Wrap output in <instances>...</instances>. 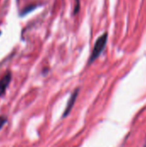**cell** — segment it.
I'll return each mask as SVG.
<instances>
[{"label":"cell","mask_w":146,"mask_h":147,"mask_svg":"<svg viewBox=\"0 0 146 147\" xmlns=\"http://www.w3.org/2000/svg\"><path fill=\"white\" fill-rule=\"evenodd\" d=\"M80 3H79V0H76V6H75V9H74V14H77L79 10V7Z\"/></svg>","instance_id":"cell-5"},{"label":"cell","mask_w":146,"mask_h":147,"mask_svg":"<svg viewBox=\"0 0 146 147\" xmlns=\"http://www.w3.org/2000/svg\"><path fill=\"white\" fill-rule=\"evenodd\" d=\"M107 41H108V33H104L102 35H101L96 40V41L94 45V48L91 53L89 63H92L101 55V53H102V51L104 50V48L106 47Z\"/></svg>","instance_id":"cell-1"},{"label":"cell","mask_w":146,"mask_h":147,"mask_svg":"<svg viewBox=\"0 0 146 147\" xmlns=\"http://www.w3.org/2000/svg\"><path fill=\"white\" fill-rule=\"evenodd\" d=\"M6 121H7V118L5 116H0V129L6 123Z\"/></svg>","instance_id":"cell-4"},{"label":"cell","mask_w":146,"mask_h":147,"mask_svg":"<svg viewBox=\"0 0 146 147\" xmlns=\"http://www.w3.org/2000/svg\"><path fill=\"white\" fill-rule=\"evenodd\" d=\"M0 34H1V32H0Z\"/></svg>","instance_id":"cell-6"},{"label":"cell","mask_w":146,"mask_h":147,"mask_svg":"<svg viewBox=\"0 0 146 147\" xmlns=\"http://www.w3.org/2000/svg\"><path fill=\"white\" fill-rule=\"evenodd\" d=\"M78 90H79L78 89L75 90L74 92L71 94V97L69 98V100H68V102H67V104H66V108H65V112H64V115H63V117H66V116L69 115V113L71 112V110L73 105L75 104L77 96V95H78Z\"/></svg>","instance_id":"cell-3"},{"label":"cell","mask_w":146,"mask_h":147,"mask_svg":"<svg viewBox=\"0 0 146 147\" xmlns=\"http://www.w3.org/2000/svg\"><path fill=\"white\" fill-rule=\"evenodd\" d=\"M10 81H11V73L9 71H8L0 79V96L5 93L6 89L9 86Z\"/></svg>","instance_id":"cell-2"}]
</instances>
